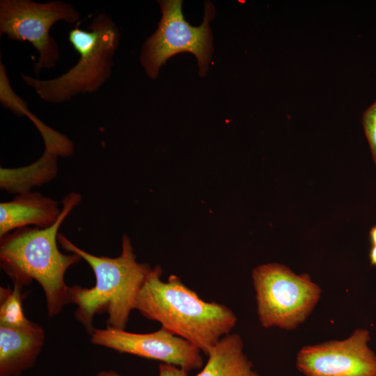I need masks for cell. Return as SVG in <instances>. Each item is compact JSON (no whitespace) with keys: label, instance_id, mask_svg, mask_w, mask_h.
Returning a JSON list of instances; mask_svg holds the SVG:
<instances>
[{"label":"cell","instance_id":"cell-10","mask_svg":"<svg viewBox=\"0 0 376 376\" xmlns=\"http://www.w3.org/2000/svg\"><path fill=\"white\" fill-rule=\"evenodd\" d=\"M61 210L57 201L38 192L18 194L13 200L0 203V237L29 226L50 227L58 221Z\"/></svg>","mask_w":376,"mask_h":376},{"label":"cell","instance_id":"cell-18","mask_svg":"<svg viewBox=\"0 0 376 376\" xmlns=\"http://www.w3.org/2000/svg\"><path fill=\"white\" fill-rule=\"evenodd\" d=\"M369 235L371 244L376 245V226L370 228Z\"/></svg>","mask_w":376,"mask_h":376},{"label":"cell","instance_id":"cell-2","mask_svg":"<svg viewBox=\"0 0 376 376\" xmlns=\"http://www.w3.org/2000/svg\"><path fill=\"white\" fill-rule=\"evenodd\" d=\"M162 274L160 266L152 269L137 295L135 309L207 355L230 333L236 315L226 305L204 301L175 275L163 281Z\"/></svg>","mask_w":376,"mask_h":376},{"label":"cell","instance_id":"cell-6","mask_svg":"<svg viewBox=\"0 0 376 376\" xmlns=\"http://www.w3.org/2000/svg\"><path fill=\"white\" fill-rule=\"evenodd\" d=\"M159 3L161 20L155 32L143 43L140 56L147 75L156 79L161 67L170 57L189 52L197 58L200 75L205 76L213 50L209 26L214 14L213 6L207 3L202 24L192 26L183 17L182 1H159Z\"/></svg>","mask_w":376,"mask_h":376},{"label":"cell","instance_id":"cell-17","mask_svg":"<svg viewBox=\"0 0 376 376\" xmlns=\"http://www.w3.org/2000/svg\"><path fill=\"white\" fill-rule=\"evenodd\" d=\"M96 376H124L113 370H102L99 372Z\"/></svg>","mask_w":376,"mask_h":376},{"label":"cell","instance_id":"cell-14","mask_svg":"<svg viewBox=\"0 0 376 376\" xmlns=\"http://www.w3.org/2000/svg\"><path fill=\"white\" fill-rule=\"evenodd\" d=\"M361 123L376 166V100L363 112Z\"/></svg>","mask_w":376,"mask_h":376},{"label":"cell","instance_id":"cell-1","mask_svg":"<svg viewBox=\"0 0 376 376\" xmlns=\"http://www.w3.org/2000/svg\"><path fill=\"white\" fill-rule=\"evenodd\" d=\"M81 200L78 193L67 194L62 201L59 219L50 227H23L0 237L1 268L11 279L13 286L23 289L34 280L40 285L49 318L56 316L71 303L65 274L68 268L82 258L76 253L64 254L59 251L58 231Z\"/></svg>","mask_w":376,"mask_h":376},{"label":"cell","instance_id":"cell-7","mask_svg":"<svg viewBox=\"0 0 376 376\" xmlns=\"http://www.w3.org/2000/svg\"><path fill=\"white\" fill-rule=\"evenodd\" d=\"M79 17L71 3L62 1L1 0L0 35L33 45L39 54L33 68L38 76L41 70L54 68L60 59L58 45L49 34L51 27L60 21L75 24Z\"/></svg>","mask_w":376,"mask_h":376},{"label":"cell","instance_id":"cell-9","mask_svg":"<svg viewBox=\"0 0 376 376\" xmlns=\"http://www.w3.org/2000/svg\"><path fill=\"white\" fill-rule=\"evenodd\" d=\"M369 331L357 329L347 338L306 345L296 366L305 376H376V355L369 347Z\"/></svg>","mask_w":376,"mask_h":376},{"label":"cell","instance_id":"cell-5","mask_svg":"<svg viewBox=\"0 0 376 376\" xmlns=\"http://www.w3.org/2000/svg\"><path fill=\"white\" fill-rule=\"evenodd\" d=\"M257 313L265 328L291 330L303 323L318 304L321 289L306 274H297L279 263L252 271Z\"/></svg>","mask_w":376,"mask_h":376},{"label":"cell","instance_id":"cell-16","mask_svg":"<svg viewBox=\"0 0 376 376\" xmlns=\"http://www.w3.org/2000/svg\"><path fill=\"white\" fill-rule=\"evenodd\" d=\"M369 259L371 265L376 267V245H372L369 252Z\"/></svg>","mask_w":376,"mask_h":376},{"label":"cell","instance_id":"cell-4","mask_svg":"<svg viewBox=\"0 0 376 376\" xmlns=\"http://www.w3.org/2000/svg\"><path fill=\"white\" fill-rule=\"evenodd\" d=\"M120 38L112 19L98 13L86 30L77 26L69 31L68 40L79 55L73 67L53 79H39L23 73L21 77L41 100L51 104H61L77 95L95 92L111 77Z\"/></svg>","mask_w":376,"mask_h":376},{"label":"cell","instance_id":"cell-11","mask_svg":"<svg viewBox=\"0 0 376 376\" xmlns=\"http://www.w3.org/2000/svg\"><path fill=\"white\" fill-rule=\"evenodd\" d=\"M45 338L44 329L35 322L26 328L0 326V376H19L31 368Z\"/></svg>","mask_w":376,"mask_h":376},{"label":"cell","instance_id":"cell-15","mask_svg":"<svg viewBox=\"0 0 376 376\" xmlns=\"http://www.w3.org/2000/svg\"><path fill=\"white\" fill-rule=\"evenodd\" d=\"M159 376H188V372L180 367L162 363L159 366Z\"/></svg>","mask_w":376,"mask_h":376},{"label":"cell","instance_id":"cell-13","mask_svg":"<svg viewBox=\"0 0 376 376\" xmlns=\"http://www.w3.org/2000/svg\"><path fill=\"white\" fill-rule=\"evenodd\" d=\"M22 288H0V326L10 328H26L34 322L29 320L22 308L25 297Z\"/></svg>","mask_w":376,"mask_h":376},{"label":"cell","instance_id":"cell-12","mask_svg":"<svg viewBox=\"0 0 376 376\" xmlns=\"http://www.w3.org/2000/svg\"><path fill=\"white\" fill-rule=\"evenodd\" d=\"M207 361L196 376H260L244 352L241 337L228 334L208 352Z\"/></svg>","mask_w":376,"mask_h":376},{"label":"cell","instance_id":"cell-3","mask_svg":"<svg viewBox=\"0 0 376 376\" xmlns=\"http://www.w3.org/2000/svg\"><path fill=\"white\" fill-rule=\"evenodd\" d=\"M58 242L63 249L79 255L93 269L95 284L91 288L69 286L71 303L77 307L75 319L90 335L95 330V315L107 313V327L125 329L130 315L135 309L137 295L152 270L148 264L137 262L131 241L123 236L122 251L116 258L89 253L58 233Z\"/></svg>","mask_w":376,"mask_h":376},{"label":"cell","instance_id":"cell-8","mask_svg":"<svg viewBox=\"0 0 376 376\" xmlns=\"http://www.w3.org/2000/svg\"><path fill=\"white\" fill-rule=\"evenodd\" d=\"M91 342L116 352L159 361L189 372L203 365L201 351L187 340L165 329L147 334L107 327L95 329Z\"/></svg>","mask_w":376,"mask_h":376}]
</instances>
